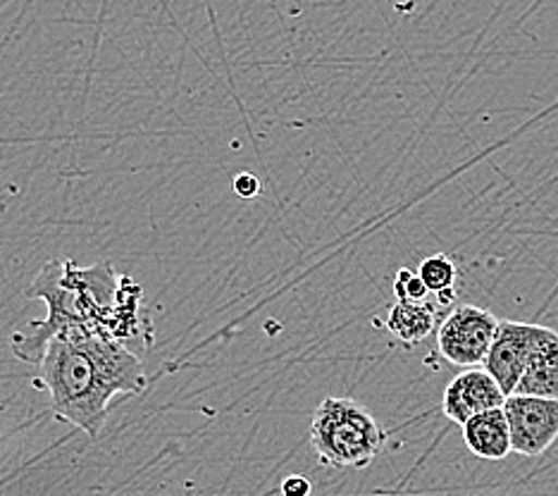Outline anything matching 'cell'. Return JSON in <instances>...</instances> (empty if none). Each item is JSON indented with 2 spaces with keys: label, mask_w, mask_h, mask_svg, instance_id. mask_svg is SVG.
<instances>
[{
  "label": "cell",
  "mask_w": 558,
  "mask_h": 496,
  "mask_svg": "<svg viewBox=\"0 0 558 496\" xmlns=\"http://www.w3.org/2000/svg\"><path fill=\"white\" fill-rule=\"evenodd\" d=\"M311 444L329 468H365L387 447V432L363 403L327 397L313 413Z\"/></svg>",
  "instance_id": "3"
},
{
  "label": "cell",
  "mask_w": 558,
  "mask_h": 496,
  "mask_svg": "<svg viewBox=\"0 0 558 496\" xmlns=\"http://www.w3.org/2000/svg\"><path fill=\"white\" fill-rule=\"evenodd\" d=\"M558 343V332L544 325L501 320L497 339L492 343V351L485 361V371L497 379V385L506 397H513L520 377L527 371V365L537 359L542 351H547Z\"/></svg>",
  "instance_id": "4"
},
{
  "label": "cell",
  "mask_w": 558,
  "mask_h": 496,
  "mask_svg": "<svg viewBox=\"0 0 558 496\" xmlns=\"http://www.w3.org/2000/svg\"><path fill=\"white\" fill-rule=\"evenodd\" d=\"M499 325V317L480 305H456L439 325L437 349L449 363L465 371L485 365Z\"/></svg>",
  "instance_id": "5"
},
{
  "label": "cell",
  "mask_w": 558,
  "mask_h": 496,
  "mask_svg": "<svg viewBox=\"0 0 558 496\" xmlns=\"http://www.w3.org/2000/svg\"><path fill=\"white\" fill-rule=\"evenodd\" d=\"M234 191L241 198H256L260 194L258 177L251 174V172H241L234 180Z\"/></svg>",
  "instance_id": "14"
},
{
  "label": "cell",
  "mask_w": 558,
  "mask_h": 496,
  "mask_svg": "<svg viewBox=\"0 0 558 496\" xmlns=\"http://www.w3.org/2000/svg\"><path fill=\"white\" fill-rule=\"evenodd\" d=\"M279 492H282V496H311L313 494V485H311L308 477L289 475V477H284Z\"/></svg>",
  "instance_id": "13"
},
{
  "label": "cell",
  "mask_w": 558,
  "mask_h": 496,
  "mask_svg": "<svg viewBox=\"0 0 558 496\" xmlns=\"http://www.w3.org/2000/svg\"><path fill=\"white\" fill-rule=\"evenodd\" d=\"M395 294H397V301L423 303V301H427L429 289L425 287L421 275L413 273V270H405V267H401V270H399L397 277H395Z\"/></svg>",
  "instance_id": "12"
},
{
  "label": "cell",
  "mask_w": 558,
  "mask_h": 496,
  "mask_svg": "<svg viewBox=\"0 0 558 496\" xmlns=\"http://www.w3.org/2000/svg\"><path fill=\"white\" fill-rule=\"evenodd\" d=\"M425 287L429 289V294H447V291H453L456 285V265L447 256H429L421 263V270H417Z\"/></svg>",
  "instance_id": "11"
},
{
  "label": "cell",
  "mask_w": 558,
  "mask_h": 496,
  "mask_svg": "<svg viewBox=\"0 0 558 496\" xmlns=\"http://www.w3.org/2000/svg\"><path fill=\"white\" fill-rule=\"evenodd\" d=\"M27 297L48 305L44 320L10 337L12 353L29 365H39L48 341L70 329L108 332L130 349L134 343L154 347V327L142 311V287L118 275L108 261L80 267L74 261L50 258L32 279Z\"/></svg>",
  "instance_id": "1"
},
{
  "label": "cell",
  "mask_w": 558,
  "mask_h": 496,
  "mask_svg": "<svg viewBox=\"0 0 558 496\" xmlns=\"http://www.w3.org/2000/svg\"><path fill=\"white\" fill-rule=\"evenodd\" d=\"M148 385L138 355L96 329H70L48 341L34 387L48 391L50 411L96 439L110 403L120 394H142Z\"/></svg>",
  "instance_id": "2"
},
{
  "label": "cell",
  "mask_w": 558,
  "mask_h": 496,
  "mask_svg": "<svg viewBox=\"0 0 558 496\" xmlns=\"http://www.w3.org/2000/svg\"><path fill=\"white\" fill-rule=\"evenodd\" d=\"M463 441L482 461H504L513 453L509 420L504 409L480 413L463 425Z\"/></svg>",
  "instance_id": "8"
},
{
  "label": "cell",
  "mask_w": 558,
  "mask_h": 496,
  "mask_svg": "<svg viewBox=\"0 0 558 496\" xmlns=\"http://www.w3.org/2000/svg\"><path fill=\"white\" fill-rule=\"evenodd\" d=\"M504 415L509 420L513 453L525 458L542 456L558 439V401L537 397L506 399Z\"/></svg>",
  "instance_id": "6"
},
{
  "label": "cell",
  "mask_w": 558,
  "mask_h": 496,
  "mask_svg": "<svg viewBox=\"0 0 558 496\" xmlns=\"http://www.w3.org/2000/svg\"><path fill=\"white\" fill-rule=\"evenodd\" d=\"M506 399L509 397L485 367H471V371H463L449 382L441 399V411L451 423L463 427L468 420L480 413L504 409Z\"/></svg>",
  "instance_id": "7"
},
{
  "label": "cell",
  "mask_w": 558,
  "mask_h": 496,
  "mask_svg": "<svg viewBox=\"0 0 558 496\" xmlns=\"http://www.w3.org/2000/svg\"><path fill=\"white\" fill-rule=\"evenodd\" d=\"M387 329L403 343H417L433 335L437 325V309L433 303L397 301L387 315Z\"/></svg>",
  "instance_id": "9"
},
{
  "label": "cell",
  "mask_w": 558,
  "mask_h": 496,
  "mask_svg": "<svg viewBox=\"0 0 558 496\" xmlns=\"http://www.w3.org/2000/svg\"><path fill=\"white\" fill-rule=\"evenodd\" d=\"M515 394L518 397L558 401V343L547 351H542L537 359L527 365V371L518 382Z\"/></svg>",
  "instance_id": "10"
}]
</instances>
